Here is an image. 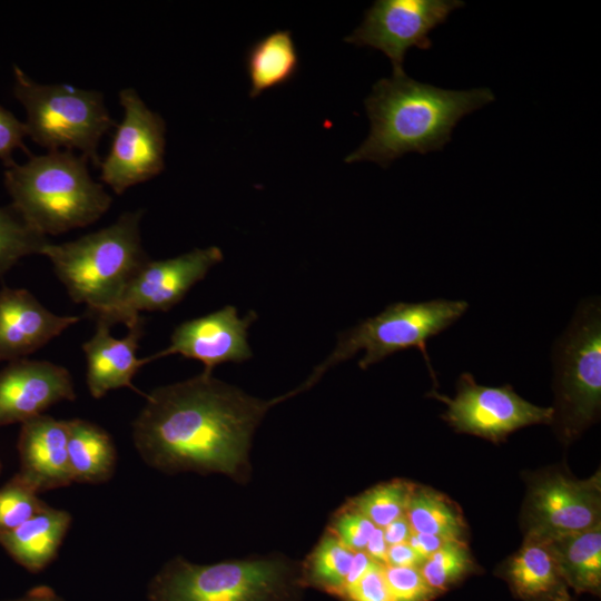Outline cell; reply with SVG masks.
<instances>
[{
    "mask_svg": "<svg viewBox=\"0 0 601 601\" xmlns=\"http://www.w3.org/2000/svg\"><path fill=\"white\" fill-rule=\"evenodd\" d=\"M555 402L552 424L570 443L600 416L601 305L597 297L581 300L570 325L552 351Z\"/></svg>",
    "mask_w": 601,
    "mask_h": 601,
    "instance_id": "7",
    "label": "cell"
},
{
    "mask_svg": "<svg viewBox=\"0 0 601 601\" xmlns=\"http://www.w3.org/2000/svg\"><path fill=\"white\" fill-rule=\"evenodd\" d=\"M80 321L47 309L23 288L0 289V362L24 358Z\"/></svg>",
    "mask_w": 601,
    "mask_h": 601,
    "instance_id": "16",
    "label": "cell"
},
{
    "mask_svg": "<svg viewBox=\"0 0 601 601\" xmlns=\"http://www.w3.org/2000/svg\"><path fill=\"white\" fill-rule=\"evenodd\" d=\"M525 534L553 536L600 524L601 477L578 480L560 470L535 475L524 504Z\"/></svg>",
    "mask_w": 601,
    "mask_h": 601,
    "instance_id": "13",
    "label": "cell"
},
{
    "mask_svg": "<svg viewBox=\"0 0 601 601\" xmlns=\"http://www.w3.org/2000/svg\"><path fill=\"white\" fill-rule=\"evenodd\" d=\"M221 260L223 252L217 246L195 248L164 260L149 258L114 305L89 317L110 327L122 323L129 328L142 318V311L165 312L174 307Z\"/></svg>",
    "mask_w": 601,
    "mask_h": 601,
    "instance_id": "9",
    "label": "cell"
},
{
    "mask_svg": "<svg viewBox=\"0 0 601 601\" xmlns=\"http://www.w3.org/2000/svg\"><path fill=\"white\" fill-rule=\"evenodd\" d=\"M415 484L405 480H393L378 484L349 501L376 528H385L405 515Z\"/></svg>",
    "mask_w": 601,
    "mask_h": 601,
    "instance_id": "26",
    "label": "cell"
},
{
    "mask_svg": "<svg viewBox=\"0 0 601 601\" xmlns=\"http://www.w3.org/2000/svg\"><path fill=\"white\" fill-rule=\"evenodd\" d=\"M446 542L447 540L440 536L423 533H412L407 541L423 561L436 552Z\"/></svg>",
    "mask_w": 601,
    "mask_h": 601,
    "instance_id": "35",
    "label": "cell"
},
{
    "mask_svg": "<svg viewBox=\"0 0 601 601\" xmlns=\"http://www.w3.org/2000/svg\"><path fill=\"white\" fill-rule=\"evenodd\" d=\"M342 597L348 601H392L384 578V564L373 561L367 571Z\"/></svg>",
    "mask_w": 601,
    "mask_h": 601,
    "instance_id": "32",
    "label": "cell"
},
{
    "mask_svg": "<svg viewBox=\"0 0 601 601\" xmlns=\"http://www.w3.org/2000/svg\"><path fill=\"white\" fill-rule=\"evenodd\" d=\"M388 545L385 542L383 530L381 528H376L373 532L372 536L370 538L364 552L373 560L378 563L385 564L386 563V553H387Z\"/></svg>",
    "mask_w": 601,
    "mask_h": 601,
    "instance_id": "37",
    "label": "cell"
},
{
    "mask_svg": "<svg viewBox=\"0 0 601 601\" xmlns=\"http://www.w3.org/2000/svg\"><path fill=\"white\" fill-rule=\"evenodd\" d=\"M124 118L100 160V180L117 195L159 175L165 168L166 122L134 88L118 93Z\"/></svg>",
    "mask_w": 601,
    "mask_h": 601,
    "instance_id": "10",
    "label": "cell"
},
{
    "mask_svg": "<svg viewBox=\"0 0 601 601\" xmlns=\"http://www.w3.org/2000/svg\"><path fill=\"white\" fill-rule=\"evenodd\" d=\"M462 7L461 0H376L345 41L382 51L390 58L393 73L403 72L406 51L431 49L430 32Z\"/></svg>",
    "mask_w": 601,
    "mask_h": 601,
    "instance_id": "12",
    "label": "cell"
},
{
    "mask_svg": "<svg viewBox=\"0 0 601 601\" xmlns=\"http://www.w3.org/2000/svg\"><path fill=\"white\" fill-rule=\"evenodd\" d=\"M354 553L329 531L308 556L305 564L306 575L316 585L341 595Z\"/></svg>",
    "mask_w": 601,
    "mask_h": 601,
    "instance_id": "25",
    "label": "cell"
},
{
    "mask_svg": "<svg viewBox=\"0 0 601 601\" xmlns=\"http://www.w3.org/2000/svg\"><path fill=\"white\" fill-rule=\"evenodd\" d=\"M382 530L388 546L406 543L413 533L405 515L394 520Z\"/></svg>",
    "mask_w": 601,
    "mask_h": 601,
    "instance_id": "36",
    "label": "cell"
},
{
    "mask_svg": "<svg viewBox=\"0 0 601 601\" xmlns=\"http://www.w3.org/2000/svg\"><path fill=\"white\" fill-rule=\"evenodd\" d=\"M423 562L424 561L407 542L390 545L387 549L386 565L420 568Z\"/></svg>",
    "mask_w": 601,
    "mask_h": 601,
    "instance_id": "34",
    "label": "cell"
},
{
    "mask_svg": "<svg viewBox=\"0 0 601 601\" xmlns=\"http://www.w3.org/2000/svg\"><path fill=\"white\" fill-rule=\"evenodd\" d=\"M144 325L145 319L140 318L128 328L126 337L118 339L110 335V326L97 323L92 337L82 344L87 359L86 382L92 397L100 398L120 387H129L145 396L131 383L139 368L148 364L146 357L136 356Z\"/></svg>",
    "mask_w": 601,
    "mask_h": 601,
    "instance_id": "18",
    "label": "cell"
},
{
    "mask_svg": "<svg viewBox=\"0 0 601 601\" xmlns=\"http://www.w3.org/2000/svg\"><path fill=\"white\" fill-rule=\"evenodd\" d=\"M67 444V421L41 414L21 423L17 474L38 493L69 486L73 480Z\"/></svg>",
    "mask_w": 601,
    "mask_h": 601,
    "instance_id": "17",
    "label": "cell"
},
{
    "mask_svg": "<svg viewBox=\"0 0 601 601\" xmlns=\"http://www.w3.org/2000/svg\"><path fill=\"white\" fill-rule=\"evenodd\" d=\"M88 162L71 150L29 155L23 164L13 161L3 173L11 208L46 237L96 223L112 197L91 178Z\"/></svg>",
    "mask_w": 601,
    "mask_h": 601,
    "instance_id": "3",
    "label": "cell"
},
{
    "mask_svg": "<svg viewBox=\"0 0 601 601\" xmlns=\"http://www.w3.org/2000/svg\"><path fill=\"white\" fill-rule=\"evenodd\" d=\"M466 542L447 541L418 568L427 585L436 593L470 573L474 565Z\"/></svg>",
    "mask_w": 601,
    "mask_h": 601,
    "instance_id": "28",
    "label": "cell"
},
{
    "mask_svg": "<svg viewBox=\"0 0 601 601\" xmlns=\"http://www.w3.org/2000/svg\"><path fill=\"white\" fill-rule=\"evenodd\" d=\"M49 244L46 236L28 226L9 207H0V275L24 256L42 255Z\"/></svg>",
    "mask_w": 601,
    "mask_h": 601,
    "instance_id": "27",
    "label": "cell"
},
{
    "mask_svg": "<svg viewBox=\"0 0 601 601\" xmlns=\"http://www.w3.org/2000/svg\"><path fill=\"white\" fill-rule=\"evenodd\" d=\"M467 308V302L461 299L437 298L421 303H393L380 314L341 333L335 349L314 370L300 388L305 391L312 387L327 370L362 349L365 354L358 361V366L367 370L398 351L415 347L421 351L435 381L426 343L460 319Z\"/></svg>",
    "mask_w": 601,
    "mask_h": 601,
    "instance_id": "8",
    "label": "cell"
},
{
    "mask_svg": "<svg viewBox=\"0 0 601 601\" xmlns=\"http://www.w3.org/2000/svg\"><path fill=\"white\" fill-rule=\"evenodd\" d=\"M13 96L26 110V131L36 144L55 150H78L99 167V141L116 122L104 93L67 83H39L13 66Z\"/></svg>",
    "mask_w": 601,
    "mask_h": 601,
    "instance_id": "5",
    "label": "cell"
},
{
    "mask_svg": "<svg viewBox=\"0 0 601 601\" xmlns=\"http://www.w3.org/2000/svg\"><path fill=\"white\" fill-rule=\"evenodd\" d=\"M376 526L349 503L334 518L331 532L352 551H364Z\"/></svg>",
    "mask_w": 601,
    "mask_h": 601,
    "instance_id": "31",
    "label": "cell"
},
{
    "mask_svg": "<svg viewBox=\"0 0 601 601\" xmlns=\"http://www.w3.org/2000/svg\"><path fill=\"white\" fill-rule=\"evenodd\" d=\"M372 562L373 560L364 551H356L354 553L352 566L346 578L342 594L347 588L353 585L367 571Z\"/></svg>",
    "mask_w": 601,
    "mask_h": 601,
    "instance_id": "38",
    "label": "cell"
},
{
    "mask_svg": "<svg viewBox=\"0 0 601 601\" xmlns=\"http://www.w3.org/2000/svg\"><path fill=\"white\" fill-rule=\"evenodd\" d=\"M514 593L524 601H569L568 584L546 541L525 534L505 566Z\"/></svg>",
    "mask_w": 601,
    "mask_h": 601,
    "instance_id": "19",
    "label": "cell"
},
{
    "mask_svg": "<svg viewBox=\"0 0 601 601\" xmlns=\"http://www.w3.org/2000/svg\"><path fill=\"white\" fill-rule=\"evenodd\" d=\"M293 393L264 401L203 372L145 394L132 423L134 444L145 463L165 473H223L245 481L255 428Z\"/></svg>",
    "mask_w": 601,
    "mask_h": 601,
    "instance_id": "1",
    "label": "cell"
},
{
    "mask_svg": "<svg viewBox=\"0 0 601 601\" xmlns=\"http://www.w3.org/2000/svg\"><path fill=\"white\" fill-rule=\"evenodd\" d=\"M0 472H1V462H0Z\"/></svg>",
    "mask_w": 601,
    "mask_h": 601,
    "instance_id": "40",
    "label": "cell"
},
{
    "mask_svg": "<svg viewBox=\"0 0 601 601\" xmlns=\"http://www.w3.org/2000/svg\"><path fill=\"white\" fill-rule=\"evenodd\" d=\"M257 318L255 312L239 317L237 309L227 305L214 313L179 324L165 349L146 357L147 362L179 354L204 364V373L211 374L215 366L242 363L252 357L248 328Z\"/></svg>",
    "mask_w": 601,
    "mask_h": 601,
    "instance_id": "14",
    "label": "cell"
},
{
    "mask_svg": "<svg viewBox=\"0 0 601 601\" xmlns=\"http://www.w3.org/2000/svg\"><path fill=\"white\" fill-rule=\"evenodd\" d=\"M541 538L550 546L568 587L577 592L599 593L601 523L580 532Z\"/></svg>",
    "mask_w": 601,
    "mask_h": 601,
    "instance_id": "21",
    "label": "cell"
},
{
    "mask_svg": "<svg viewBox=\"0 0 601 601\" xmlns=\"http://www.w3.org/2000/svg\"><path fill=\"white\" fill-rule=\"evenodd\" d=\"M70 524L69 512L47 505L20 526L0 534V545L20 565L38 572L56 558Z\"/></svg>",
    "mask_w": 601,
    "mask_h": 601,
    "instance_id": "20",
    "label": "cell"
},
{
    "mask_svg": "<svg viewBox=\"0 0 601 601\" xmlns=\"http://www.w3.org/2000/svg\"><path fill=\"white\" fill-rule=\"evenodd\" d=\"M47 505L38 492L14 474L0 487V534L20 526Z\"/></svg>",
    "mask_w": 601,
    "mask_h": 601,
    "instance_id": "29",
    "label": "cell"
},
{
    "mask_svg": "<svg viewBox=\"0 0 601 601\" xmlns=\"http://www.w3.org/2000/svg\"><path fill=\"white\" fill-rule=\"evenodd\" d=\"M26 137L24 122L0 105V160L6 167L14 161V150L22 149L29 154L24 144Z\"/></svg>",
    "mask_w": 601,
    "mask_h": 601,
    "instance_id": "33",
    "label": "cell"
},
{
    "mask_svg": "<svg viewBox=\"0 0 601 601\" xmlns=\"http://www.w3.org/2000/svg\"><path fill=\"white\" fill-rule=\"evenodd\" d=\"M142 209L127 210L95 233L43 250L70 298L87 306V316L116 303L149 259L140 236Z\"/></svg>",
    "mask_w": 601,
    "mask_h": 601,
    "instance_id": "4",
    "label": "cell"
},
{
    "mask_svg": "<svg viewBox=\"0 0 601 601\" xmlns=\"http://www.w3.org/2000/svg\"><path fill=\"white\" fill-rule=\"evenodd\" d=\"M13 601H61L47 588H39L31 591L26 597Z\"/></svg>",
    "mask_w": 601,
    "mask_h": 601,
    "instance_id": "39",
    "label": "cell"
},
{
    "mask_svg": "<svg viewBox=\"0 0 601 601\" xmlns=\"http://www.w3.org/2000/svg\"><path fill=\"white\" fill-rule=\"evenodd\" d=\"M67 368L48 361L21 358L0 372V427L23 423L61 401H75Z\"/></svg>",
    "mask_w": 601,
    "mask_h": 601,
    "instance_id": "15",
    "label": "cell"
},
{
    "mask_svg": "<svg viewBox=\"0 0 601 601\" xmlns=\"http://www.w3.org/2000/svg\"><path fill=\"white\" fill-rule=\"evenodd\" d=\"M68 457L73 482L99 484L111 479L117 451L102 427L81 418L67 421Z\"/></svg>",
    "mask_w": 601,
    "mask_h": 601,
    "instance_id": "22",
    "label": "cell"
},
{
    "mask_svg": "<svg viewBox=\"0 0 601 601\" xmlns=\"http://www.w3.org/2000/svg\"><path fill=\"white\" fill-rule=\"evenodd\" d=\"M494 100L485 87L447 90L416 81L405 71L382 78L365 99L370 135L345 161L370 160L387 167L406 152L442 150L464 116Z\"/></svg>",
    "mask_w": 601,
    "mask_h": 601,
    "instance_id": "2",
    "label": "cell"
},
{
    "mask_svg": "<svg viewBox=\"0 0 601 601\" xmlns=\"http://www.w3.org/2000/svg\"><path fill=\"white\" fill-rule=\"evenodd\" d=\"M405 516L413 533L466 542L467 526L460 508L444 494L414 485Z\"/></svg>",
    "mask_w": 601,
    "mask_h": 601,
    "instance_id": "24",
    "label": "cell"
},
{
    "mask_svg": "<svg viewBox=\"0 0 601 601\" xmlns=\"http://www.w3.org/2000/svg\"><path fill=\"white\" fill-rule=\"evenodd\" d=\"M428 396L446 404L442 417L460 433L503 441L512 432L553 420V407L534 405L518 395L511 385L491 387L479 385L473 375L462 373L456 382L454 398L432 391Z\"/></svg>",
    "mask_w": 601,
    "mask_h": 601,
    "instance_id": "11",
    "label": "cell"
},
{
    "mask_svg": "<svg viewBox=\"0 0 601 601\" xmlns=\"http://www.w3.org/2000/svg\"><path fill=\"white\" fill-rule=\"evenodd\" d=\"M297 568L283 558L198 565L169 561L154 579L150 601H289Z\"/></svg>",
    "mask_w": 601,
    "mask_h": 601,
    "instance_id": "6",
    "label": "cell"
},
{
    "mask_svg": "<svg viewBox=\"0 0 601 601\" xmlns=\"http://www.w3.org/2000/svg\"><path fill=\"white\" fill-rule=\"evenodd\" d=\"M384 578L392 601H430L437 594L427 585L415 566L384 564Z\"/></svg>",
    "mask_w": 601,
    "mask_h": 601,
    "instance_id": "30",
    "label": "cell"
},
{
    "mask_svg": "<svg viewBox=\"0 0 601 601\" xmlns=\"http://www.w3.org/2000/svg\"><path fill=\"white\" fill-rule=\"evenodd\" d=\"M298 69V53L292 33L277 30L259 39L246 57L250 90L255 98L262 92L288 82Z\"/></svg>",
    "mask_w": 601,
    "mask_h": 601,
    "instance_id": "23",
    "label": "cell"
}]
</instances>
